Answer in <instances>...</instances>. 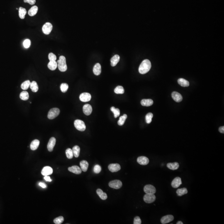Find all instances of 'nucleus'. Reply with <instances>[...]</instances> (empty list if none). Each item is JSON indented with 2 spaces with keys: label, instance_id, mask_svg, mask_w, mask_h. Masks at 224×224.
<instances>
[{
  "label": "nucleus",
  "instance_id": "nucleus-30",
  "mask_svg": "<svg viewBox=\"0 0 224 224\" xmlns=\"http://www.w3.org/2000/svg\"><path fill=\"white\" fill-rule=\"evenodd\" d=\"M27 13V11L25 8L20 7L19 8V16L20 19H24Z\"/></svg>",
  "mask_w": 224,
  "mask_h": 224
},
{
  "label": "nucleus",
  "instance_id": "nucleus-28",
  "mask_svg": "<svg viewBox=\"0 0 224 224\" xmlns=\"http://www.w3.org/2000/svg\"><path fill=\"white\" fill-rule=\"evenodd\" d=\"M178 83L183 87H188L190 85L189 82L186 80L184 79V78H181L178 79Z\"/></svg>",
  "mask_w": 224,
  "mask_h": 224
},
{
  "label": "nucleus",
  "instance_id": "nucleus-23",
  "mask_svg": "<svg viewBox=\"0 0 224 224\" xmlns=\"http://www.w3.org/2000/svg\"><path fill=\"white\" fill-rule=\"evenodd\" d=\"M80 165L81 166V170L83 172H86L88 170V163L86 161L83 160L80 163Z\"/></svg>",
  "mask_w": 224,
  "mask_h": 224
},
{
  "label": "nucleus",
  "instance_id": "nucleus-1",
  "mask_svg": "<svg viewBox=\"0 0 224 224\" xmlns=\"http://www.w3.org/2000/svg\"><path fill=\"white\" fill-rule=\"evenodd\" d=\"M151 66V63L150 61L148 59H145L142 61L139 66V72L142 74L147 73L150 70Z\"/></svg>",
  "mask_w": 224,
  "mask_h": 224
},
{
  "label": "nucleus",
  "instance_id": "nucleus-27",
  "mask_svg": "<svg viewBox=\"0 0 224 224\" xmlns=\"http://www.w3.org/2000/svg\"><path fill=\"white\" fill-rule=\"evenodd\" d=\"M167 167L170 169L175 170L179 168V165L178 162L169 163L167 164Z\"/></svg>",
  "mask_w": 224,
  "mask_h": 224
},
{
  "label": "nucleus",
  "instance_id": "nucleus-38",
  "mask_svg": "<svg viewBox=\"0 0 224 224\" xmlns=\"http://www.w3.org/2000/svg\"><path fill=\"white\" fill-rule=\"evenodd\" d=\"M111 111L114 113V117L115 118L119 117L120 115V111L119 109L118 108H115L114 107H112L110 109Z\"/></svg>",
  "mask_w": 224,
  "mask_h": 224
},
{
  "label": "nucleus",
  "instance_id": "nucleus-6",
  "mask_svg": "<svg viewBox=\"0 0 224 224\" xmlns=\"http://www.w3.org/2000/svg\"><path fill=\"white\" fill-rule=\"evenodd\" d=\"M122 182L118 180L112 181L110 182L109 183V186L110 187L115 189H120L122 186Z\"/></svg>",
  "mask_w": 224,
  "mask_h": 224
},
{
  "label": "nucleus",
  "instance_id": "nucleus-43",
  "mask_svg": "<svg viewBox=\"0 0 224 224\" xmlns=\"http://www.w3.org/2000/svg\"><path fill=\"white\" fill-rule=\"evenodd\" d=\"M101 171V167L99 165H96L94 168V172L96 173H99Z\"/></svg>",
  "mask_w": 224,
  "mask_h": 224
},
{
  "label": "nucleus",
  "instance_id": "nucleus-42",
  "mask_svg": "<svg viewBox=\"0 0 224 224\" xmlns=\"http://www.w3.org/2000/svg\"><path fill=\"white\" fill-rule=\"evenodd\" d=\"M23 46L25 48H26V49L29 48L31 45V41L29 39H25L23 41Z\"/></svg>",
  "mask_w": 224,
  "mask_h": 224
},
{
  "label": "nucleus",
  "instance_id": "nucleus-4",
  "mask_svg": "<svg viewBox=\"0 0 224 224\" xmlns=\"http://www.w3.org/2000/svg\"><path fill=\"white\" fill-rule=\"evenodd\" d=\"M74 124L76 129L80 131H84L86 129L85 124L81 120H76L74 122Z\"/></svg>",
  "mask_w": 224,
  "mask_h": 224
},
{
  "label": "nucleus",
  "instance_id": "nucleus-14",
  "mask_svg": "<svg viewBox=\"0 0 224 224\" xmlns=\"http://www.w3.org/2000/svg\"><path fill=\"white\" fill-rule=\"evenodd\" d=\"M171 96H172V99L174 100V101H175V102H180L182 101L183 97L182 95L180 94H179V93L176 92V91H174L171 94Z\"/></svg>",
  "mask_w": 224,
  "mask_h": 224
},
{
  "label": "nucleus",
  "instance_id": "nucleus-21",
  "mask_svg": "<svg viewBox=\"0 0 224 224\" xmlns=\"http://www.w3.org/2000/svg\"><path fill=\"white\" fill-rule=\"evenodd\" d=\"M39 143H40L39 141L38 140H34L32 141L30 144V145L31 149H32V150H36L39 147Z\"/></svg>",
  "mask_w": 224,
  "mask_h": 224
},
{
  "label": "nucleus",
  "instance_id": "nucleus-19",
  "mask_svg": "<svg viewBox=\"0 0 224 224\" xmlns=\"http://www.w3.org/2000/svg\"><path fill=\"white\" fill-rule=\"evenodd\" d=\"M93 72L94 74L96 76H99L101 72V64L99 63H97L93 69Z\"/></svg>",
  "mask_w": 224,
  "mask_h": 224
},
{
  "label": "nucleus",
  "instance_id": "nucleus-36",
  "mask_svg": "<svg viewBox=\"0 0 224 224\" xmlns=\"http://www.w3.org/2000/svg\"><path fill=\"white\" fill-rule=\"evenodd\" d=\"M66 157L69 159H72L74 156L72 150L70 148H68L66 149Z\"/></svg>",
  "mask_w": 224,
  "mask_h": 224
},
{
  "label": "nucleus",
  "instance_id": "nucleus-45",
  "mask_svg": "<svg viewBox=\"0 0 224 224\" xmlns=\"http://www.w3.org/2000/svg\"><path fill=\"white\" fill-rule=\"evenodd\" d=\"M142 223V221L140 219V218L138 216H137L134 218V224H141Z\"/></svg>",
  "mask_w": 224,
  "mask_h": 224
},
{
  "label": "nucleus",
  "instance_id": "nucleus-24",
  "mask_svg": "<svg viewBox=\"0 0 224 224\" xmlns=\"http://www.w3.org/2000/svg\"><path fill=\"white\" fill-rule=\"evenodd\" d=\"M96 193L100 198L103 200H105L106 199H107L108 198L107 194L106 193L103 192L101 189H98L96 191Z\"/></svg>",
  "mask_w": 224,
  "mask_h": 224
},
{
  "label": "nucleus",
  "instance_id": "nucleus-32",
  "mask_svg": "<svg viewBox=\"0 0 224 224\" xmlns=\"http://www.w3.org/2000/svg\"><path fill=\"white\" fill-rule=\"evenodd\" d=\"M20 98L23 101H27L29 98L28 93L27 91H23L20 93Z\"/></svg>",
  "mask_w": 224,
  "mask_h": 224
},
{
  "label": "nucleus",
  "instance_id": "nucleus-13",
  "mask_svg": "<svg viewBox=\"0 0 224 224\" xmlns=\"http://www.w3.org/2000/svg\"><path fill=\"white\" fill-rule=\"evenodd\" d=\"M53 173V169L49 166L44 167L41 171V173L44 176L49 175Z\"/></svg>",
  "mask_w": 224,
  "mask_h": 224
},
{
  "label": "nucleus",
  "instance_id": "nucleus-16",
  "mask_svg": "<svg viewBox=\"0 0 224 224\" xmlns=\"http://www.w3.org/2000/svg\"><path fill=\"white\" fill-rule=\"evenodd\" d=\"M182 184V179L179 177H177L173 179L171 183V186L175 189L178 187Z\"/></svg>",
  "mask_w": 224,
  "mask_h": 224
},
{
  "label": "nucleus",
  "instance_id": "nucleus-31",
  "mask_svg": "<svg viewBox=\"0 0 224 224\" xmlns=\"http://www.w3.org/2000/svg\"><path fill=\"white\" fill-rule=\"evenodd\" d=\"M72 150L74 156L76 158L78 157L79 156L80 152L79 147L77 145L74 146Z\"/></svg>",
  "mask_w": 224,
  "mask_h": 224
},
{
  "label": "nucleus",
  "instance_id": "nucleus-8",
  "mask_svg": "<svg viewBox=\"0 0 224 224\" xmlns=\"http://www.w3.org/2000/svg\"><path fill=\"white\" fill-rule=\"evenodd\" d=\"M144 191L146 194H154L156 192V189L152 185H147L145 186Z\"/></svg>",
  "mask_w": 224,
  "mask_h": 224
},
{
  "label": "nucleus",
  "instance_id": "nucleus-20",
  "mask_svg": "<svg viewBox=\"0 0 224 224\" xmlns=\"http://www.w3.org/2000/svg\"><path fill=\"white\" fill-rule=\"evenodd\" d=\"M153 103L154 102L153 100L150 99H145L142 100L141 101V104L142 106L147 107L152 106L153 105Z\"/></svg>",
  "mask_w": 224,
  "mask_h": 224
},
{
  "label": "nucleus",
  "instance_id": "nucleus-41",
  "mask_svg": "<svg viewBox=\"0 0 224 224\" xmlns=\"http://www.w3.org/2000/svg\"><path fill=\"white\" fill-rule=\"evenodd\" d=\"M69 88V85L66 83H62L60 85L61 90L63 93L66 92Z\"/></svg>",
  "mask_w": 224,
  "mask_h": 224
},
{
  "label": "nucleus",
  "instance_id": "nucleus-22",
  "mask_svg": "<svg viewBox=\"0 0 224 224\" xmlns=\"http://www.w3.org/2000/svg\"><path fill=\"white\" fill-rule=\"evenodd\" d=\"M120 57L118 55H115L111 59V65L115 66L120 61Z\"/></svg>",
  "mask_w": 224,
  "mask_h": 224
},
{
  "label": "nucleus",
  "instance_id": "nucleus-37",
  "mask_svg": "<svg viewBox=\"0 0 224 224\" xmlns=\"http://www.w3.org/2000/svg\"><path fill=\"white\" fill-rule=\"evenodd\" d=\"M114 92L116 94H123L124 93V89L123 87L119 85L115 89Z\"/></svg>",
  "mask_w": 224,
  "mask_h": 224
},
{
  "label": "nucleus",
  "instance_id": "nucleus-3",
  "mask_svg": "<svg viewBox=\"0 0 224 224\" xmlns=\"http://www.w3.org/2000/svg\"><path fill=\"white\" fill-rule=\"evenodd\" d=\"M60 110L58 108H53L50 110L48 113V117L50 120H52L59 115Z\"/></svg>",
  "mask_w": 224,
  "mask_h": 224
},
{
  "label": "nucleus",
  "instance_id": "nucleus-49",
  "mask_svg": "<svg viewBox=\"0 0 224 224\" xmlns=\"http://www.w3.org/2000/svg\"><path fill=\"white\" fill-rule=\"evenodd\" d=\"M219 132H220L221 133H224V126H222V127H220L219 128Z\"/></svg>",
  "mask_w": 224,
  "mask_h": 224
},
{
  "label": "nucleus",
  "instance_id": "nucleus-35",
  "mask_svg": "<svg viewBox=\"0 0 224 224\" xmlns=\"http://www.w3.org/2000/svg\"><path fill=\"white\" fill-rule=\"evenodd\" d=\"M127 116L126 114H124L122 116L120 117L119 120L118 121V124L119 125L122 126L124 124L125 120L127 119Z\"/></svg>",
  "mask_w": 224,
  "mask_h": 224
},
{
  "label": "nucleus",
  "instance_id": "nucleus-44",
  "mask_svg": "<svg viewBox=\"0 0 224 224\" xmlns=\"http://www.w3.org/2000/svg\"><path fill=\"white\" fill-rule=\"evenodd\" d=\"M48 58L50 61H54L56 60L57 57L53 53H50L48 55Z\"/></svg>",
  "mask_w": 224,
  "mask_h": 224
},
{
  "label": "nucleus",
  "instance_id": "nucleus-50",
  "mask_svg": "<svg viewBox=\"0 0 224 224\" xmlns=\"http://www.w3.org/2000/svg\"><path fill=\"white\" fill-rule=\"evenodd\" d=\"M177 224H183V223L182 222V221H178V222H177L176 223Z\"/></svg>",
  "mask_w": 224,
  "mask_h": 224
},
{
  "label": "nucleus",
  "instance_id": "nucleus-48",
  "mask_svg": "<svg viewBox=\"0 0 224 224\" xmlns=\"http://www.w3.org/2000/svg\"><path fill=\"white\" fill-rule=\"evenodd\" d=\"M39 186L41 187V188H46L47 187V186L45 184H44L42 182H40L39 184Z\"/></svg>",
  "mask_w": 224,
  "mask_h": 224
},
{
  "label": "nucleus",
  "instance_id": "nucleus-12",
  "mask_svg": "<svg viewBox=\"0 0 224 224\" xmlns=\"http://www.w3.org/2000/svg\"><path fill=\"white\" fill-rule=\"evenodd\" d=\"M109 170L112 172H116L120 171L121 167L120 164H110L108 166Z\"/></svg>",
  "mask_w": 224,
  "mask_h": 224
},
{
  "label": "nucleus",
  "instance_id": "nucleus-46",
  "mask_svg": "<svg viewBox=\"0 0 224 224\" xmlns=\"http://www.w3.org/2000/svg\"><path fill=\"white\" fill-rule=\"evenodd\" d=\"M24 2L28 3L30 5H33L35 4L36 0H24Z\"/></svg>",
  "mask_w": 224,
  "mask_h": 224
},
{
  "label": "nucleus",
  "instance_id": "nucleus-39",
  "mask_svg": "<svg viewBox=\"0 0 224 224\" xmlns=\"http://www.w3.org/2000/svg\"><path fill=\"white\" fill-rule=\"evenodd\" d=\"M64 221V218L62 216H59V217L55 218L54 220V222L56 224H62Z\"/></svg>",
  "mask_w": 224,
  "mask_h": 224
},
{
  "label": "nucleus",
  "instance_id": "nucleus-26",
  "mask_svg": "<svg viewBox=\"0 0 224 224\" xmlns=\"http://www.w3.org/2000/svg\"><path fill=\"white\" fill-rule=\"evenodd\" d=\"M48 66L50 70L54 71L57 68V62H56V61H50L48 64Z\"/></svg>",
  "mask_w": 224,
  "mask_h": 224
},
{
  "label": "nucleus",
  "instance_id": "nucleus-7",
  "mask_svg": "<svg viewBox=\"0 0 224 224\" xmlns=\"http://www.w3.org/2000/svg\"><path fill=\"white\" fill-rule=\"evenodd\" d=\"M156 196L154 194H146L144 196V200L147 203H151L155 200Z\"/></svg>",
  "mask_w": 224,
  "mask_h": 224
},
{
  "label": "nucleus",
  "instance_id": "nucleus-11",
  "mask_svg": "<svg viewBox=\"0 0 224 224\" xmlns=\"http://www.w3.org/2000/svg\"><path fill=\"white\" fill-rule=\"evenodd\" d=\"M174 219V217L172 215H167L164 216L161 218V222L163 224H166L172 222Z\"/></svg>",
  "mask_w": 224,
  "mask_h": 224
},
{
  "label": "nucleus",
  "instance_id": "nucleus-5",
  "mask_svg": "<svg viewBox=\"0 0 224 224\" xmlns=\"http://www.w3.org/2000/svg\"><path fill=\"white\" fill-rule=\"evenodd\" d=\"M52 28H53V26L51 23H49V22L46 23L43 26L42 28L43 32L44 34L48 35L51 33V32L52 31Z\"/></svg>",
  "mask_w": 224,
  "mask_h": 224
},
{
  "label": "nucleus",
  "instance_id": "nucleus-29",
  "mask_svg": "<svg viewBox=\"0 0 224 224\" xmlns=\"http://www.w3.org/2000/svg\"><path fill=\"white\" fill-rule=\"evenodd\" d=\"M30 88L33 92H37L39 89V87L37 82L35 81H33L31 82L30 85Z\"/></svg>",
  "mask_w": 224,
  "mask_h": 224
},
{
  "label": "nucleus",
  "instance_id": "nucleus-18",
  "mask_svg": "<svg viewBox=\"0 0 224 224\" xmlns=\"http://www.w3.org/2000/svg\"><path fill=\"white\" fill-rule=\"evenodd\" d=\"M68 170L70 172L76 174H80L81 173L82 170L79 167L77 166H73L69 167Z\"/></svg>",
  "mask_w": 224,
  "mask_h": 224
},
{
  "label": "nucleus",
  "instance_id": "nucleus-47",
  "mask_svg": "<svg viewBox=\"0 0 224 224\" xmlns=\"http://www.w3.org/2000/svg\"><path fill=\"white\" fill-rule=\"evenodd\" d=\"M44 179L45 181H46L47 182H51L52 181V180L51 179V178L48 175H46L44 176Z\"/></svg>",
  "mask_w": 224,
  "mask_h": 224
},
{
  "label": "nucleus",
  "instance_id": "nucleus-2",
  "mask_svg": "<svg viewBox=\"0 0 224 224\" xmlns=\"http://www.w3.org/2000/svg\"><path fill=\"white\" fill-rule=\"evenodd\" d=\"M57 67L59 71L62 72H65L67 69L66 65V59L64 56H61L57 61Z\"/></svg>",
  "mask_w": 224,
  "mask_h": 224
},
{
  "label": "nucleus",
  "instance_id": "nucleus-34",
  "mask_svg": "<svg viewBox=\"0 0 224 224\" xmlns=\"http://www.w3.org/2000/svg\"><path fill=\"white\" fill-rule=\"evenodd\" d=\"M30 83H31V82L29 80L25 81L24 82H23L21 85V88L22 89L24 90H27L29 87H30Z\"/></svg>",
  "mask_w": 224,
  "mask_h": 224
},
{
  "label": "nucleus",
  "instance_id": "nucleus-33",
  "mask_svg": "<svg viewBox=\"0 0 224 224\" xmlns=\"http://www.w3.org/2000/svg\"><path fill=\"white\" fill-rule=\"evenodd\" d=\"M188 193V191L187 189L185 188L182 189H178L177 190L176 193L179 196H182Z\"/></svg>",
  "mask_w": 224,
  "mask_h": 224
},
{
  "label": "nucleus",
  "instance_id": "nucleus-15",
  "mask_svg": "<svg viewBox=\"0 0 224 224\" xmlns=\"http://www.w3.org/2000/svg\"><path fill=\"white\" fill-rule=\"evenodd\" d=\"M137 162L140 165H146L149 164V159L147 157L141 156L138 158Z\"/></svg>",
  "mask_w": 224,
  "mask_h": 224
},
{
  "label": "nucleus",
  "instance_id": "nucleus-25",
  "mask_svg": "<svg viewBox=\"0 0 224 224\" xmlns=\"http://www.w3.org/2000/svg\"><path fill=\"white\" fill-rule=\"evenodd\" d=\"M38 8L37 6H34L29 10L28 14L30 16H35L38 11Z\"/></svg>",
  "mask_w": 224,
  "mask_h": 224
},
{
  "label": "nucleus",
  "instance_id": "nucleus-17",
  "mask_svg": "<svg viewBox=\"0 0 224 224\" xmlns=\"http://www.w3.org/2000/svg\"><path fill=\"white\" fill-rule=\"evenodd\" d=\"M83 112L85 115H89L91 114L92 112V107L90 105L85 104L83 106Z\"/></svg>",
  "mask_w": 224,
  "mask_h": 224
},
{
  "label": "nucleus",
  "instance_id": "nucleus-40",
  "mask_svg": "<svg viewBox=\"0 0 224 224\" xmlns=\"http://www.w3.org/2000/svg\"><path fill=\"white\" fill-rule=\"evenodd\" d=\"M153 117V115L152 113H149L147 114L145 117L146 122L148 124L150 123L152 121V118Z\"/></svg>",
  "mask_w": 224,
  "mask_h": 224
},
{
  "label": "nucleus",
  "instance_id": "nucleus-10",
  "mask_svg": "<svg viewBox=\"0 0 224 224\" xmlns=\"http://www.w3.org/2000/svg\"><path fill=\"white\" fill-rule=\"evenodd\" d=\"M56 140L55 138L52 137L50 139L49 142L48 143V149L49 152H52L56 144Z\"/></svg>",
  "mask_w": 224,
  "mask_h": 224
},
{
  "label": "nucleus",
  "instance_id": "nucleus-9",
  "mask_svg": "<svg viewBox=\"0 0 224 224\" xmlns=\"http://www.w3.org/2000/svg\"><path fill=\"white\" fill-rule=\"evenodd\" d=\"M91 98V95L88 93H83L80 95L79 99L82 102H88L90 101Z\"/></svg>",
  "mask_w": 224,
  "mask_h": 224
}]
</instances>
